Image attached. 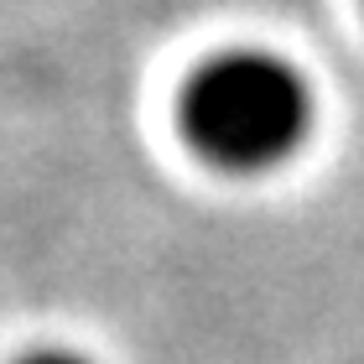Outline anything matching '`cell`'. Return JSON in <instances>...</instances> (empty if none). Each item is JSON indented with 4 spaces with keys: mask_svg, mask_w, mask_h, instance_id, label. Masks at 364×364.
I'll use <instances>...</instances> for the list:
<instances>
[{
    "mask_svg": "<svg viewBox=\"0 0 364 364\" xmlns=\"http://www.w3.org/2000/svg\"><path fill=\"white\" fill-rule=\"evenodd\" d=\"M16 364H89V359L84 354H68V349H37V354H26Z\"/></svg>",
    "mask_w": 364,
    "mask_h": 364,
    "instance_id": "cell-2",
    "label": "cell"
},
{
    "mask_svg": "<svg viewBox=\"0 0 364 364\" xmlns=\"http://www.w3.org/2000/svg\"><path fill=\"white\" fill-rule=\"evenodd\" d=\"M312 130L307 78L276 53L235 47L208 63L182 89V136L203 161L224 172H266L287 161Z\"/></svg>",
    "mask_w": 364,
    "mask_h": 364,
    "instance_id": "cell-1",
    "label": "cell"
}]
</instances>
